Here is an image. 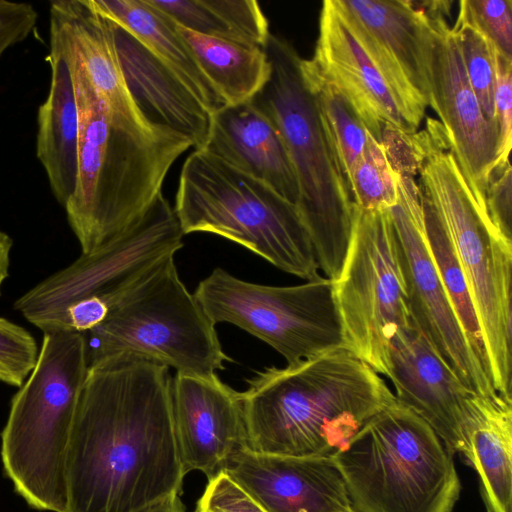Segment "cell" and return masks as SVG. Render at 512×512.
I'll return each instance as SVG.
<instances>
[{
	"instance_id": "8992f818",
	"label": "cell",
	"mask_w": 512,
	"mask_h": 512,
	"mask_svg": "<svg viewBox=\"0 0 512 512\" xmlns=\"http://www.w3.org/2000/svg\"><path fill=\"white\" fill-rule=\"evenodd\" d=\"M88 371L84 333H44L36 365L11 400L3 470L33 509L66 512L67 450Z\"/></svg>"
},
{
	"instance_id": "4dcf8cb0",
	"label": "cell",
	"mask_w": 512,
	"mask_h": 512,
	"mask_svg": "<svg viewBox=\"0 0 512 512\" xmlns=\"http://www.w3.org/2000/svg\"><path fill=\"white\" fill-rule=\"evenodd\" d=\"M459 47L467 78L485 116L496 121L495 115V48L469 19L459 2V13L451 27Z\"/></svg>"
},
{
	"instance_id": "277c9868",
	"label": "cell",
	"mask_w": 512,
	"mask_h": 512,
	"mask_svg": "<svg viewBox=\"0 0 512 512\" xmlns=\"http://www.w3.org/2000/svg\"><path fill=\"white\" fill-rule=\"evenodd\" d=\"M418 187L438 210L466 277L496 392L511 394L512 240L492 223L452 153L440 122L410 135Z\"/></svg>"
},
{
	"instance_id": "ffe728a7",
	"label": "cell",
	"mask_w": 512,
	"mask_h": 512,
	"mask_svg": "<svg viewBox=\"0 0 512 512\" xmlns=\"http://www.w3.org/2000/svg\"><path fill=\"white\" fill-rule=\"evenodd\" d=\"M49 13L50 41L64 46L79 60L115 115L145 131L167 128L150 124L135 105L120 67L112 22L92 0H55Z\"/></svg>"
},
{
	"instance_id": "5bb4252c",
	"label": "cell",
	"mask_w": 512,
	"mask_h": 512,
	"mask_svg": "<svg viewBox=\"0 0 512 512\" xmlns=\"http://www.w3.org/2000/svg\"><path fill=\"white\" fill-rule=\"evenodd\" d=\"M428 17L431 22L427 53L429 106L441 120L468 186L477 199L485 202L486 181L499 158L498 124L482 111L445 16Z\"/></svg>"
},
{
	"instance_id": "1f68e13d",
	"label": "cell",
	"mask_w": 512,
	"mask_h": 512,
	"mask_svg": "<svg viewBox=\"0 0 512 512\" xmlns=\"http://www.w3.org/2000/svg\"><path fill=\"white\" fill-rule=\"evenodd\" d=\"M39 350L23 327L0 317V381L21 387L34 369Z\"/></svg>"
},
{
	"instance_id": "f35d334b",
	"label": "cell",
	"mask_w": 512,
	"mask_h": 512,
	"mask_svg": "<svg viewBox=\"0 0 512 512\" xmlns=\"http://www.w3.org/2000/svg\"><path fill=\"white\" fill-rule=\"evenodd\" d=\"M136 512H185L180 494L167 496Z\"/></svg>"
},
{
	"instance_id": "f1b7e54d",
	"label": "cell",
	"mask_w": 512,
	"mask_h": 512,
	"mask_svg": "<svg viewBox=\"0 0 512 512\" xmlns=\"http://www.w3.org/2000/svg\"><path fill=\"white\" fill-rule=\"evenodd\" d=\"M301 71L334 142L348 181L369 132L338 87L325 78L310 59H301Z\"/></svg>"
},
{
	"instance_id": "7402d4cb",
	"label": "cell",
	"mask_w": 512,
	"mask_h": 512,
	"mask_svg": "<svg viewBox=\"0 0 512 512\" xmlns=\"http://www.w3.org/2000/svg\"><path fill=\"white\" fill-rule=\"evenodd\" d=\"M463 434L462 456L478 474L487 512H512V401L473 393Z\"/></svg>"
},
{
	"instance_id": "74e56055",
	"label": "cell",
	"mask_w": 512,
	"mask_h": 512,
	"mask_svg": "<svg viewBox=\"0 0 512 512\" xmlns=\"http://www.w3.org/2000/svg\"><path fill=\"white\" fill-rule=\"evenodd\" d=\"M108 311V302L100 296H92L75 302L67 311L68 328L86 333L99 325L107 316Z\"/></svg>"
},
{
	"instance_id": "9c48e42d",
	"label": "cell",
	"mask_w": 512,
	"mask_h": 512,
	"mask_svg": "<svg viewBox=\"0 0 512 512\" xmlns=\"http://www.w3.org/2000/svg\"><path fill=\"white\" fill-rule=\"evenodd\" d=\"M89 368L131 355L206 377L231 361L194 293L181 281L174 255L164 257L127 287L105 319L84 333Z\"/></svg>"
},
{
	"instance_id": "5b68a950",
	"label": "cell",
	"mask_w": 512,
	"mask_h": 512,
	"mask_svg": "<svg viewBox=\"0 0 512 512\" xmlns=\"http://www.w3.org/2000/svg\"><path fill=\"white\" fill-rule=\"evenodd\" d=\"M271 67L249 100L278 131L298 185L296 208L319 268L334 281L342 270L353 225V200L331 135L301 71V57L270 34L263 47Z\"/></svg>"
},
{
	"instance_id": "6da1fadb",
	"label": "cell",
	"mask_w": 512,
	"mask_h": 512,
	"mask_svg": "<svg viewBox=\"0 0 512 512\" xmlns=\"http://www.w3.org/2000/svg\"><path fill=\"white\" fill-rule=\"evenodd\" d=\"M169 368L131 355L89 368L70 434L66 512H136L181 494Z\"/></svg>"
},
{
	"instance_id": "4fadbf2b",
	"label": "cell",
	"mask_w": 512,
	"mask_h": 512,
	"mask_svg": "<svg viewBox=\"0 0 512 512\" xmlns=\"http://www.w3.org/2000/svg\"><path fill=\"white\" fill-rule=\"evenodd\" d=\"M390 162L398 178V200L390 212L411 317L438 355L470 391L483 396L498 394L466 342L434 263L415 180L416 160L413 155H407L393 157Z\"/></svg>"
},
{
	"instance_id": "ac0fdd59",
	"label": "cell",
	"mask_w": 512,
	"mask_h": 512,
	"mask_svg": "<svg viewBox=\"0 0 512 512\" xmlns=\"http://www.w3.org/2000/svg\"><path fill=\"white\" fill-rule=\"evenodd\" d=\"M224 473L266 512H348L343 476L333 457L264 454L243 449Z\"/></svg>"
},
{
	"instance_id": "d6986e66",
	"label": "cell",
	"mask_w": 512,
	"mask_h": 512,
	"mask_svg": "<svg viewBox=\"0 0 512 512\" xmlns=\"http://www.w3.org/2000/svg\"><path fill=\"white\" fill-rule=\"evenodd\" d=\"M111 22L125 84L141 114L152 125L188 137L194 150H203L211 114L167 64L128 30Z\"/></svg>"
},
{
	"instance_id": "52a82bcc",
	"label": "cell",
	"mask_w": 512,
	"mask_h": 512,
	"mask_svg": "<svg viewBox=\"0 0 512 512\" xmlns=\"http://www.w3.org/2000/svg\"><path fill=\"white\" fill-rule=\"evenodd\" d=\"M174 211L184 235L212 233L289 274L307 281L321 277L296 206L206 150H194L185 160Z\"/></svg>"
},
{
	"instance_id": "d6a6232c",
	"label": "cell",
	"mask_w": 512,
	"mask_h": 512,
	"mask_svg": "<svg viewBox=\"0 0 512 512\" xmlns=\"http://www.w3.org/2000/svg\"><path fill=\"white\" fill-rule=\"evenodd\" d=\"M460 3L496 51L512 60V1L462 0Z\"/></svg>"
},
{
	"instance_id": "44dd1931",
	"label": "cell",
	"mask_w": 512,
	"mask_h": 512,
	"mask_svg": "<svg viewBox=\"0 0 512 512\" xmlns=\"http://www.w3.org/2000/svg\"><path fill=\"white\" fill-rule=\"evenodd\" d=\"M206 150L296 205L298 185L284 143L250 101L211 114Z\"/></svg>"
},
{
	"instance_id": "30bf717a",
	"label": "cell",
	"mask_w": 512,
	"mask_h": 512,
	"mask_svg": "<svg viewBox=\"0 0 512 512\" xmlns=\"http://www.w3.org/2000/svg\"><path fill=\"white\" fill-rule=\"evenodd\" d=\"M194 295L215 325L241 328L276 350L287 365L347 349L333 281L328 278L270 286L216 268Z\"/></svg>"
},
{
	"instance_id": "cb8c5ba5",
	"label": "cell",
	"mask_w": 512,
	"mask_h": 512,
	"mask_svg": "<svg viewBox=\"0 0 512 512\" xmlns=\"http://www.w3.org/2000/svg\"><path fill=\"white\" fill-rule=\"evenodd\" d=\"M402 70L429 106L431 22L415 1L336 0Z\"/></svg>"
},
{
	"instance_id": "83f0119b",
	"label": "cell",
	"mask_w": 512,
	"mask_h": 512,
	"mask_svg": "<svg viewBox=\"0 0 512 512\" xmlns=\"http://www.w3.org/2000/svg\"><path fill=\"white\" fill-rule=\"evenodd\" d=\"M419 192L426 238L442 285L475 360L491 379L484 339L466 277L438 210L420 188Z\"/></svg>"
},
{
	"instance_id": "e575fe53",
	"label": "cell",
	"mask_w": 512,
	"mask_h": 512,
	"mask_svg": "<svg viewBox=\"0 0 512 512\" xmlns=\"http://www.w3.org/2000/svg\"><path fill=\"white\" fill-rule=\"evenodd\" d=\"M197 509L203 512H266L224 472L208 481Z\"/></svg>"
},
{
	"instance_id": "ab89813d",
	"label": "cell",
	"mask_w": 512,
	"mask_h": 512,
	"mask_svg": "<svg viewBox=\"0 0 512 512\" xmlns=\"http://www.w3.org/2000/svg\"><path fill=\"white\" fill-rule=\"evenodd\" d=\"M12 245L13 241L11 237L4 231L0 230V296L2 292V285L9 276Z\"/></svg>"
},
{
	"instance_id": "2e32d148",
	"label": "cell",
	"mask_w": 512,
	"mask_h": 512,
	"mask_svg": "<svg viewBox=\"0 0 512 512\" xmlns=\"http://www.w3.org/2000/svg\"><path fill=\"white\" fill-rule=\"evenodd\" d=\"M171 405L185 475L197 470L210 481L247 448L241 392L223 383L216 374H176L171 385Z\"/></svg>"
},
{
	"instance_id": "f546056e",
	"label": "cell",
	"mask_w": 512,
	"mask_h": 512,
	"mask_svg": "<svg viewBox=\"0 0 512 512\" xmlns=\"http://www.w3.org/2000/svg\"><path fill=\"white\" fill-rule=\"evenodd\" d=\"M353 203L362 210H388L397 204L398 178L383 142L370 133L349 176Z\"/></svg>"
},
{
	"instance_id": "7a4b0ae2",
	"label": "cell",
	"mask_w": 512,
	"mask_h": 512,
	"mask_svg": "<svg viewBox=\"0 0 512 512\" xmlns=\"http://www.w3.org/2000/svg\"><path fill=\"white\" fill-rule=\"evenodd\" d=\"M79 115L78 173L64 206L82 254L92 253L133 226L162 193L171 166L192 141L169 128L145 131L115 115L64 46Z\"/></svg>"
},
{
	"instance_id": "8fae6325",
	"label": "cell",
	"mask_w": 512,
	"mask_h": 512,
	"mask_svg": "<svg viewBox=\"0 0 512 512\" xmlns=\"http://www.w3.org/2000/svg\"><path fill=\"white\" fill-rule=\"evenodd\" d=\"M333 286L347 349L387 376L391 341L413 324L390 209L353 203L349 247Z\"/></svg>"
},
{
	"instance_id": "3957f363",
	"label": "cell",
	"mask_w": 512,
	"mask_h": 512,
	"mask_svg": "<svg viewBox=\"0 0 512 512\" xmlns=\"http://www.w3.org/2000/svg\"><path fill=\"white\" fill-rule=\"evenodd\" d=\"M247 384L246 449L264 454L334 457L396 400L380 375L345 348L265 368Z\"/></svg>"
},
{
	"instance_id": "4316f807",
	"label": "cell",
	"mask_w": 512,
	"mask_h": 512,
	"mask_svg": "<svg viewBox=\"0 0 512 512\" xmlns=\"http://www.w3.org/2000/svg\"><path fill=\"white\" fill-rule=\"evenodd\" d=\"M175 24L195 33L264 47L266 16L255 0H147Z\"/></svg>"
},
{
	"instance_id": "b9f144b4",
	"label": "cell",
	"mask_w": 512,
	"mask_h": 512,
	"mask_svg": "<svg viewBox=\"0 0 512 512\" xmlns=\"http://www.w3.org/2000/svg\"><path fill=\"white\" fill-rule=\"evenodd\" d=\"M348 512H355V511H354V510H350V511H348Z\"/></svg>"
},
{
	"instance_id": "9a60e30c",
	"label": "cell",
	"mask_w": 512,
	"mask_h": 512,
	"mask_svg": "<svg viewBox=\"0 0 512 512\" xmlns=\"http://www.w3.org/2000/svg\"><path fill=\"white\" fill-rule=\"evenodd\" d=\"M310 60L338 87L376 140L382 142L384 129L406 135L417 132L424 116L395 90L334 0L322 3Z\"/></svg>"
},
{
	"instance_id": "836d02e7",
	"label": "cell",
	"mask_w": 512,
	"mask_h": 512,
	"mask_svg": "<svg viewBox=\"0 0 512 512\" xmlns=\"http://www.w3.org/2000/svg\"><path fill=\"white\" fill-rule=\"evenodd\" d=\"M512 175L510 161L497 163L490 171L484 190L485 206L496 228L512 240Z\"/></svg>"
},
{
	"instance_id": "8d00e7d4",
	"label": "cell",
	"mask_w": 512,
	"mask_h": 512,
	"mask_svg": "<svg viewBox=\"0 0 512 512\" xmlns=\"http://www.w3.org/2000/svg\"><path fill=\"white\" fill-rule=\"evenodd\" d=\"M37 18L36 10L29 3L0 0V58L30 35Z\"/></svg>"
},
{
	"instance_id": "e0dca14e",
	"label": "cell",
	"mask_w": 512,
	"mask_h": 512,
	"mask_svg": "<svg viewBox=\"0 0 512 512\" xmlns=\"http://www.w3.org/2000/svg\"><path fill=\"white\" fill-rule=\"evenodd\" d=\"M387 377L396 399L429 424L449 454L463 455L467 404L474 392L452 372L414 321L391 341Z\"/></svg>"
},
{
	"instance_id": "d4e9b609",
	"label": "cell",
	"mask_w": 512,
	"mask_h": 512,
	"mask_svg": "<svg viewBox=\"0 0 512 512\" xmlns=\"http://www.w3.org/2000/svg\"><path fill=\"white\" fill-rule=\"evenodd\" d=\"M92 3L167 64L210 114L225 105L200 70L176 24L166 14L147 0H92Z\"/></svg>"
},
{
	"instance_id": "7c38bea8",
	"label": "cell",
	"mask_w": 512,
	"mask_h": 512,
	"mask_svg": "<svg viewBox=\"0 0 512 512\" xmlns=\"http://www.w3.org/2000/svg\"><path fill=\"white\" fill-rule=\"evenodd\" d=\"M183 232L174 209L159 194L144 215L121 236L35 285L14 309L44 333L70 330L67 311L92 296L110 306L149 268L183 247Z\"/></svg>"
},
{
	"instance_id": "484cf974",
	"label": "cell",
	"mask_w": 512,
	"mask_h": 512,
	"mask_svg": "<svg viewBox=\"0 0 512 512\" xmlns=\"http://www.w3.org/2000/svg\"><path fill=\"white\" fill-rule=\"evenodd\" d=\"M176 27L225 105L249 101L267 82L271 67L262 47Z\"/></svg>"
},
{
	"instance_id": "ba28073f",
	"label": "cell",
	"mask_w": 512,
	"mask_h": 512,
	"mask_svg": "<svg viewBox=\"0 0 512 512\" xmlns=\"http://www.w3.org/2000/svg\"><path fill=\"white\" fill-rule=\"evenodd\" d=\"M333 458L355 512H452L460 496L453 456L397 399Z\"/></svg>"
},
{
	"instance_id": "60d3db41",
	"label": "cell",
	"mask_w": 512,
	"mask_h": 512,
	"mask_svg": "<svg viewBox=\"0 0 512 512\" xmlns=\"http://www.w3.org/2000/svg\"><path fill=\"white\" fill-rule=\"evenodd\" d=\"M194 512H203V511L196 508V510Z\"/></svg>"
},
{
	"instance_id": "d590c367",
	"label": "cell",
	"mask_w": 512,
	"mask_h": 512,
	"mask_svg": "<svg viewBox=\"0 0 512 512\" xmlns=\"http://www.w3.org/2000/svg\"><path fill=\"white\" fill-rule=\"evenodd\" d=\"M495 115L499 130L498 162L509 160L512 135V60L495 50ZM496 165V164H495Z\"/></svg>"
},
{
	"instance_id": "603a6c76",
	"label": "cell",
	"mask_w": 512,
	"mask_h": 512,
	"mask_svg": "<svg viewBox=\"0 0 512 512\" xmlns=\"http://www.w3.org/2000/svg\"><path fill=\"white\" fill-rule=\"evenodd\" d=\"M50 89L39 106L36 155L52 193L64 207L74 193L78 173L79 115L66 58L50 50Z\"/></svg>"
}]
</instances>
